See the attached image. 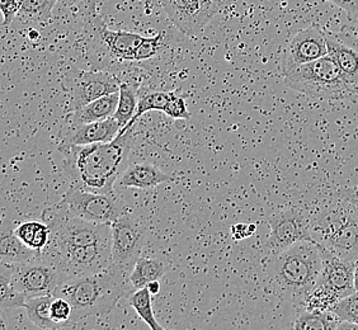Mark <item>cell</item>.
Instances as JSON below:
<instances>
[{
	"instance_id": "17",
	"label": "cell",
	"mask_w": 358,
	"mask_h": 330,
	"mask_svg": "<svg viewBox=\"0 0 358 330\" xmlns=\"http://www.w3.org/2000/svg\"><path fill=\"white\" fill-rule=\"evenodd\" d=\"M328 55L336 62L342 71L352 93L358 92V50L348 46L334 36L327 35Z\"/></svg>"
},
{
	"instance_id": "31",
	"label": "cell",
	"mask_w": 358,
	"mask_h": 330,
	"mask_svg": "<svg viewBox=\"0 0 358 330\" xmlns=\"http://www.w3.org/2000/svg\"><path fill=\"white\" fill-rule=\"evenodd\" d=\"M26 297L17 291L9 281L7 275L0 273V310L1 313L7 310L20 309L24 306Z\"/></svg>"
},
{
	"instance_id": "42",
	"label": "cell",
	"mask_w": 358,
	"mask_h": 330,
	"mask_svg": "<svg viewBox=\"0 0 358 330\" xmlns=\"http://www.w3.org/2000/svg\"><path fill=\"white\" fill-rule=\"evenodd\" d=\"M355 289L358 294V261H356V268H355Z\"/></svg>"
},
{
	"instance_id": "39",
	"label": "cell",
	"mask_w": 358,
	"mask_h": 330,
	"mask_svg": "<svg viewBox=\"0 0 358 330\" xmlns=\"http://www.w3.org/2000/svg\"><path fill=\"white\" fill-rule=\"evenodd\" d=\"M342 196L345 197V200L350 201L355 206L358 207V189H347L345 192L342 193Z\"/></svg>"
},
{
	"instance_id": "40",
	"label": "cell",
	"mask_w": 358,
	"mask_h": 330,
	"mask_svg": "<svg viewBox=\"0 0 358 330\" xmlns=\"http://www.w3.org/2000/svg\"><path fill=\"white\" fill-rule=\"evenodd\" d=\"M149 291L152 292V295H158L159 292H160V282H159V280L157 281H152V282L149 283L148 286H146Z\"/></svg>"
},
{
	"instance_id": "29",
	"label": "cell",
	"mask_w": 358,
	"mask_h": 330,
	"mask_svg": "<svg viewBox=\"0 0 358 330\" xmlns=\"http://www.w3.org/2000/svg\"><path fill=\"white\" fill-rule=\"evenodd\" d=\"M57 1L59 0H20L21 10L18 17L28 21H48Z\"/></svg>"
},
{
	"instance_id": "18",
	"label": "cell",
	"mask_w": 358,
	"mask_h": 330,
	"mask_svg": "<svg viewBox=\"0 0 358 330\" xmlns=\"http://www.w3.org/2000/svg\"><path fill=\"white\" fill-rule=\"evenodd\" d=\"M172 177L160 171L157 165L148 163H136L129 165L122 175L118 178V186L122 188H136V189H150L155 187L171 182Z\"/></svg>"
},
{
	"instance_id": "28",
	"label": "cell",
	"mask_w": 358,
	"mask_h": 330,
	"mask_svg": "<svg viewBox=\"0 0 358 330\" xmlns=\"http://www.w3.org/2000/svg\"><path fill=\"white\" fill-rule=\"evenodd\" d=\"M338 301H339V297L336 295V292L329 289L328 285L319 278L314 289H311L309 295L306 296L301 308L317 310V311H329Z\"/></svg>"
},
{
	"instance_id": "22",
	"label": "cell",
	"mask_w": 358,
	"mask_h": 330,
	"mask_svg": "<svg viewBox=\"0 0 358 330\" xmlns=\"http://www.w3.org/2000/svg\"><path fill=\"white\" fill-rule=\"evenodd\" d=\"M138 76H126L120 87V99H118L117 110L113 117L116 118L121 126V131L124 130L136 113L138 104Z\"/></svg>"
},
{
	"instance_id": "35",
	"label": "cell",
	"mask_w": 358,
	"mask_h": 330,
	"mask_svg": "<svg viewBox=\"0 0 358 330\" xmlns=\"http://www.w3.org/2000/svg\"><path fill=\"white\" fill-rule=\"evenodd\" d=\"M164 115L172 120H189L191 113L187 108L186 101L182 96L174 93L171 101L166 104V110H163Z\"/></svg>"
},
{
	"instance_id": "12",
	"label": "cell",
	"mask_w": 358,
	"mask_h": 330,
	"mask_svg": "<svg viewBox=\"0 0 358 330\" xmlns=\"http://www.w3.org/2000/svg\"><path fill=\"white\" fill-rule=\"evenodd\" d=\"M122 80V76L106 70L79 71L70 84V108L78 110L98 98L117 93Z\"/></svg>"
},
{
	"instance_id": "11",
	"label": "cell",
	"mask_w": 358,
	"mask_h": 330,
	"mask_svg": "<svg viewBox=\"0 0 358 330\" xmlns=\"http://www.w3.org/2000/svg\"><path fill=\"white\" fill-rule=\"evenodd\" d=\"M173 24L187 36L197 35L220 10L214 0H163Z\"/></svg>"
},
{
	"instance_id": "36",
	"label": "cell",
	"mask_w": 358,
	"mask_h": 330,
	"mask_svg": "<svg viewBox=\"0 0 358 330\" xmlns=\"http://www.w3.org/2000/svg\"><path fill=\"white\" fill-rule=\"evenodd\" d=\"M0 9L3 13V26L8 27L12 24L14 18L20 14L21 10L20 0H0Z\"/></svg>"
},
{
	"instance_id": "32",
	"label": "cell",
	"mask_w": 358,
	"mask_h": 330,
	"mask_svg": "<svg viewBox=\"0 0 358 330\" xmlns=\"http://www.w3.org/2000/svg\"><path fill=\"white\" fill-rule=\"evenodd\" d=\"M164 37L163 32H158L152 37H145L144 41L135 50L131 62H144L154 57L164 46Z\"/></svg>"
},
{
	"instance_id": "30",
	"label": "cell",
	"mask_w": 358,
	"mask_h": 330,
	"mask_svg": "<svg viewBox=\"0 0 358 330\" xmlns=\"http://www.w3.org/2000/svg\"><path fill=\"white\" fill-rule=\"evenodd\" d=\"M174 96V92H166V90H154L150 93H146L138 98V110L131 122H138L143 115L150 110H166V104Z\"/></svg>"
},
{
	"instance_id": "21",
	"label": "cell",
	"mask_w": 358,
	"mask_h": 330,
	"mask_svg": "<svg viewBox=\"0 0 358 330\" xmlns=\"http://www.w3.org/2000/svg\"><path fill=\"white\" fill-rule=\"evenodd\" d=\"M169 271L171 263L162 257H140L130 272L132 289H144L152 281L163 278Z\"/></svg>"
},
{
	"instance_id": "38",
	"label": "cell",
	"mask_w": 358,
	"mask_h": 330,
	"mask_svg": "<svg viewBox=\"0 0 358 330\" xmlns=\"http://www.w3.org/2000/svg\"><path fill=\"white\" fill-rule=\"evenodd\" d=\"M336 7L343 9L345 13L358 17V0H325Z\"/></svg>"
},
{
	"instance_id": "25",
	"label": "cell",
	"mask_w": 358,
	"mask_h": 330,
	"mask_svg": "<svg viewBox=\"0 0 358 330\" xmlns=\"http://www.w3.org/2000/svg\"><path fill=\"white\" fill-rule=\"evenodd\" d=\"M54 295H41L29 297L24 303V309L27 317L37 328L41 329H62L59 324L51 317V303L54 301Z\"/></svg>"
},
{
	"instance_id": "43",
	"label": "cell",
	"mask_w": 358,
	"mask_h": 330,
	"mask_svg": "<svg viewBox=\"0 0 358 330\" xmlns=\"http://www.w3.org/2000/svg\"><path fill=\"white\" fill-rule=\"evenodd\" d=\"M215 3H216V4H219V6H220L221 4V0H214Z\"/></svg>"
},
{
	"instance_id": "20",
	"label": "cell",
	"mask_w": 358,
	"mask_h": 330,
	"mask_svg": "<svg viewBox=\"0 0 358 330\" xmlns=\"http://www.w3.org/2000/svg\"><path fill=\"white\" fill-rule=\"evenodd\" d=\"M120 92L98 98L96 101L85 104L83 107L73 110L68 116V122L71 124H88L96 121H103L113 117L117 110Z\"/></svg>"
},
{
	"instance_id": "23",
	"label": "cell",
	"mask_w": 358,
	"mask_h": 330,
	"mask_svg": "<svg viewBox=\"0 0 358 330\" xmlns=\"http://www.w3.org/2000/svg\"><path fill=\"white\" fill-rule=\"evenodd\" d=\"M42 253L27 247L12 230L4 231L0 241V259L6 264H18L41 258Z\"/></svg>"
},
{
	"instance_id": "1",
	"label": "cell",
	"mask_w": 358,
	"mask_h": 330,
	"mask_svg": "<svg viewBox=\"0 0 358 330\" xmlns=\"http://www.w3.org/2000/svg\"><path fill=\"white\" fill-rule=\"evenodd\" d=\"M138 122H130L108 143L60 145L62 169L71 186L90 192H115V185L129 166V157L138 138Z\"/></svg>"
},
{
	"instance_id": "34",
	"label": "cell",
	"mask_w": 358,
	"mask_h": 330,
	"mask_svg": "<svg viewBox=\"0 0 358 330\" xmlns=\"http://www.w3.org/2000/svg\"><path fill=\"white\" fill-rule=\"evenodd\" d=\"M73 315V308L71 303L64 299L55 296L54 301L51 303V317L54 319L56 324H59L62 328H70V320Z\"/></svg>"
},
{
	"instance_id": "37",
	"label": "cell",
	"mask_w": 358,
	"mask_h": 330,
	"mask_svg": "<svg viewBox=\"0 0 358 330\" xmlns=\"http://www.w3.org/2000/svg\"><path fill=\"white\" fill-rule=\"evenodd\" d=\"M257 230L255 224H236L231 227V236L234 241H243L253 236Z\"/></svg>"
},
{
	"instance_id": "9",
	"label": "cell",
	"mask_w": 358,
	"mask_h": 330,
	"mask_svg": "<svg viewBox=\"0 0 358 330\" xmlns=\"http://www.w3.org/2000/svg\"><path fill=\"white\" fill-rule=\"evenodd\" d=\"M268 225V238L263 249L269 257L287 250L300 241H314L310 213L303 208L291 207L278 211L269 217Z\"/></svg>"
},
{
	"instance_id": "13",
	"label": "cell",
	"mask_w": 358,
	"mask_h": 330,
	"mask_svg": "<svg viewBox=\"0 0 358 330\" xmlns=\"http://www.w3.org/2000/svg\"><path fill=\"white\" fill-rule=\"evenodd\" d=\"M325 55H328L327 34L315 26L305 28L292 37L285 50L281 60V73Z\"/></svg>"
},
{
	"instance_id": "4",
	"label": "cell",
	"mask_w": 358,
	"mask_h": 330,
	"mask_svg": "<svg viewBox=\"0 0 358 330\" xmlns=\"http://www.w3.org/2000/svg\"><path fill=\"white\" fill-rule=\"evenodd\" d=\"M282 76L291 89L310 98L341 99L353 94L342 71L329 55L287 70Z\"/></svg>"
},
{
	"instance_id": "16",
	"label": "cell",
	"mask_w": 358,
	"mask_h": 330,
	"mask_svg": "<svg viewBox=\"0 0 358 330\" xmlns=\"http://www.w3.org/2000/svg\"><path fill=\"white\" fill-rule=\"evenodd\" d=\"M317 245L348 261H358V213Z\"/></svg>"
},
{
	"instance_id": "14",
	"label": "cell",
	"mask_w": 358,
	"mask_h": 330,
	"mask_svg": "<svg viewBox=\"0 0 358 330\" xmlns=\"http://www.w3.org/2000/svg\"><path fill=\"white\" fill-rule=\"evenodd\" d=\"M121 132V126L115 117L103 121L88 122V124H71L64 126L59 140L60 145H90L96 143H108L117 138Z\"/></svg>"
},
{
	"instance_id": "33",
	"label": "cell",
	"mask_w": 358,
	"mask_h": 330,
	"mask_svg": "<svg viewBox=\"0 0 358 330\" xmlns=\"http://www.w3.org/2000/svg\"><path fill=\"white\" fill-rule=\"evenodd\" d=\"M331 311H334L343 322L358 325V294L355 292L339 300Z\"/></svg>"
},
{
	"instance_id": "41",
	"label": "cell",
	"mask_w": 358,
	"mask_h": 330,
	"mask_svg": "<svg viewBox=\"0 0 358 330\" xmlns=\"http://www.w3.org/2000/svg\"><path fill=\"white\" fill-rule=\"evenodd\" d=\"M28 38H29L31 41H37V40L40 38V34H38V31H36V29H31V31L28 32Z\"/></svg>"
},
{
	"instance_id": "2",
	"label": "cell",
	"mask_w": 358,
	"mask_h": 330,
	"mask_svg": "<svg viewBox=\"0 0 358 330\" xmlns=\"http://www.w3.org/2000/svg\"><path fill=\"white\" fill-rule=\"evenodd\" d=\"M134 292L130 272L112 264L108 268L65 280L54 296L66 299L73 308L70 325L88 317H106L122 299Z\"/></svg>"
},
{
	"instance_id": "8",
	"label": "cell",
	"mask_w": 358,
	"mask_h": 330,
	"mask_svg": "<svg viewBox=\"0 0 358 330\" xmlns=\"http://www.w3.org/2000/svg\"><path fill=\"white\" fill-rule=\"evenodd\" d=\"M66 213L83 220L112 225L124 213L122 201L116 193H96L70 187L59 203Z\"/></svg>"
},
{
	"instance_id": "24",
	"label": "cell",
	"mask_w": 358,
	"mask_h": 330,
	"mask_svg": "<svg viewBox=\"0 0 358 330\" xmlns=\"http://www.w3.org/2000/svg\"><path fill=\"white\" fill-rule=\"evenodd\" d=\"M342 319L334 311H317L303 308L294 320L292 328L297 330H333L339 329Z\"/></svg>"
},
{
	"instance_id": "3",
	"label": "cell",
	"mask_w": 358,
	"mask_h": 330,
	"mask_svg": "<svg viewBox=\"0 0 358 330\" xmlns=\"http://www.w3.org/2000/svg\"><path fill=\"white\" fill-rule=\"evenodd\" d=\"M323 271L322 250L314 241H300L271 255L266 272L269 286L286 301L303 306Z\"/></svg>"
},
{
	"instance_id": "26",
	"label": "cell",
	"mask_w": 358,
	"mask_h": 330,
	"mask_svg": "<svg viewBox=\"0 0 358 330\" xmlns=\"http://www.w3.org/2000/svg\"><path fill=\"white\" fill-rule=\"evenodd\" d=\"M15 235L27 247L42 253L51 238V229L45 221H26L14 229Z\"/></svg>"
},
{
	"instance_id": "27",
	"label": "cell",
	"mask_w": 358,
	"mask_h": 330,
	"mask_svg": "<svg viewBox=\"0 0 358 330\" xmlns=\"http://www.w3.org/2000/svg\"><path fill=\"white\" fill-rule=\"evenodd\" d=\"M129 303L132 309L136 311L141 320L149 325V328L152 330H163V325L159 324L154 309H152V292L148 287L136 289L134 291L131 295L127 297Z\"/></svg>"
},
{
	"instance_id": "6",
	"label": "cell",
	"mask_w": 358,
	"mask_h": 330,
	"mask_svg": "<svg viewBox=\"0 0 358 330\" xmlns=\"http://www.w3.org/2000/svg\"><path fill=\"white\" fill-rule=\"evenodd\" d=\"M41 258L55 266L65 277V280L99 272L113 264L110 244L65 249H43Z\"/></svg>"
},
{
	"instance_id": "10",
	"label": "cell",
	"mask_w": 358,
	"mask_h": 330,
	"mask_svg": "<svg viewBox=\"0 0 358 330\" xmlns=\"http://www.w3.org/2000/svg\"><path fill=\"white\" fill-rule=\"evenodd\" d=\"M113 264L131 272L146 244V229L131 213H126L112 225Z\"/></svg>"
},
{
	"instance_id": "7",
	"label": "cell",
	"mask_w": 358,
	"mask_h": 330,
	"mask_svg": "<svg viewBox=\"0 0 358 330\" xmlns=\"http://www.w3.org/2000/svg\"><path fill=\"white\" fill-rule=\"evenodd\" d=\"M0 273L7 275L15 289L26 299L54 295L56 289L65 281L62 272L42 258L18 264L1 263Z\"/></svg>"
},
{
	"instance_id": "19",
	"label": "cell",
	"mask_w": 358,
	"mask_h": 330,
	"mask_svg": "<svg viewBox=\"0 0 358 330\" xmlns=\"http://www.w3.org/2000/svg\"><path fill=\"white\" fill-rule=\"evenodd\" d=\"M98 35L101 41L103 42L110 50L112 57L122 62H131L135 50L145 40V36L140 34H134V32L121 31V29L112 31L110 28H107L103 22L98 27Z\"/></svg>"
},
{
	"instance_id": "15",
	"label": "cell",
	"mask_w": 358,
	"mask_h": 330,
	"mask_svg": "<svg viewBox=\"0 0 358 330\" xmlns=\"http://www.w3.org/2000/svg\"><path fill=\"white\" fill-rule=\"evenodd\" d=\"M319 248L323 255V271L319 278L336 292L339 300L355 294L356 261L341 258L320 245Z\"/></svg>"
},
{
	"instance_id": "5",
	"label": "cell",
	"mask_w": 358,
	"mask_h": 330,
	"mask_svg": "<svg viewBox=\"0 0 358 330\" xmlns=\"http://www.w3.org/2000/svg\"><path fill=\"white\" fill-rule=\"evenodd\" d=\"M42 220L51 229V238L45 249L112 245V227L83 220L66 213L60 205L48 208L42 213Z\"/></svg>"
}]
</instances>
